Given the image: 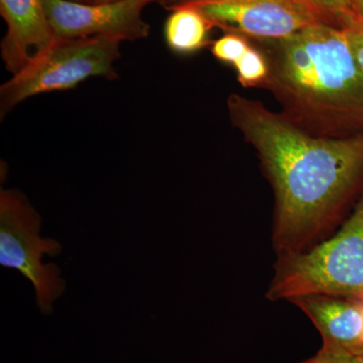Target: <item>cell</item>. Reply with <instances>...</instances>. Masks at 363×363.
I'll return each instance as SVG.
<instances>
[{"label":"cell","instance_id":"12","mask_svg":"<svg viewBox=\"0 0 363 363\" xmlns=\"http://www.w3.org/2000/svg\"><path fill=\"white\" fill-rule=\"evenodd\" d=\"M250 47L252 45L245 35L226 33L212 45L211 51L215 58L219 61L234 65Z\"/></svg>","mask_w":363,"mask_h":363},{"label":"cell","instance_id":"2","mask_svg":"<svg viewBox=\"0 0 363 363\" xmlns=\"http://www.w3.org/2000/svg\"><path fill=\"white\" fill-rule=\"evenodd\" d=\"M271 91L283 114L298 128L324 138H343L363 121V73L343 26L317 23L284 40L262 42Z\"/></svg>","mask_w":363,"mask_h":363},{"label":"cell","instance_id":"9","mask_svg":"<svg viewBox=\"0 0 363 363\" xmlns=\"http://www.w3.org/2000/svg\"><path fill=\"white\" fill-rule=\"evenodd\" d=\"M311 320L323 344L363 348V295H310L291 301Z\"/></svg>","mask_w":363,"mask_h":363},{"label":"cell","instance_id":"13","mask_svg":"<svg viewBox=\"0 0 363 363\" xmlns=\"http://www.w3.org/2000/svg\"><path fill=\"white\" fill-rule=\"evenodd\" d=\"M357 65L363 73V23L348 16L343 26Z\"/></svg>","mask_w":363,"mask_h":363},{"label":"cell","instance_id":"8","mask_svg":"<svg viewBox=\"0 0 363 363\" xmlns=\"http://www.w3.org/2000/svg\"><path fill=\"white\" fill-rule=\"evenodd\" d=\"M0 13L7 25L1 57L7 71L16 75L56 39L43 0H0Z\"/></svg>","mask_w":363,"mask_h":363},{"label":"cell","instance_id":"18","mask_svg":"<svg viewBox=\"0 0 363 363\" xmlns=\"http://www.w3.org/2000/svg\"><path fill=\"white\" fill-rule=\"evenodd\" d=\"M331 1L334 2V4H338V6L344 7V9H346L345 0H331Z\"/></svg>","mask_w":363,"mask_h":363},{"label":"cell","instance_id":"21","mask_svg":"<svg viewBox=\"0 0 363 363\" xmlns=\"http://www.w3.org/2000/svg\"><path fill=\"white\" fill-rule=\"evenodd\" d=\"M337 6H338V4H337ZM341 7H342V6H341Z\"/></svg>","mask_w":363,"mask_h":363},{"label":"cell","instance_id":"14","mask_svg":"<svg viewBox=\"0 0 363 363\" xmlns=\"http://www.w3.org/2000/svg\"><path fill=\"white\" fill-rule=\"evenodd\" d=\"M311 358L314 363H359L350 351L329 344H322L317 354Z\"/></svg>","mask_w":363,"mask_h":363},{"label":"cell","instance_id":"17","mask_svg":"<svg viewBox=\"0 0 363 363\" xmlns=\"http://www.w3.org/2000/svg\"><path fill=\"white\" fill-rule=\"evenodd\" d=\"M117 1V0H93V4H108V2Z\"/></svg>","mask_w":363,"mask_h":363},{"label":"cell","instance_id":"15","mask_svg":"<svg viewBox=\"0 0 363 363\" xmlns=\"http://www.w3.org/2000/svg\"><path fill=\"white\" fill-rule=\"evenodd\" d=\"M348 16L363 23V0H345Z\"/></svg>","mask_w":363,"mask_h":363},{"label":"cell","instance_id":"11","mask_svg":"<svg viewBox=\"0 0 363 363\" xmlns=\"http://www.w3.org/2000/svg\"><path fill=\"white\" fill-rule=\"evenodd\" d=\"M243 87L262 88L269 75V65L262 50L250 47L233 65Z\"/></svg>","mask_w":363,"mask_h":363},{"label":"cell","instance_id":"4","mask_svg":"<svg viewBox=\"0 0 363 363\" xmlns=\"http://www.w3.org/2000/svg\"><path fill=\"white\" fill-rule=\"evenodd\" d=\"M121 42L108 38H58L0 88L4 118L16 105L43 93L73 89L88 78H118L113 64Z\"/></svg>","mask_w":363,"mask_h":363},{"label":"cell","instance_id":"19","mask_svg":"<svg viewBox=\"0 0 363 363\" xmlns=\"http://www.w3.org/2000/svg\"><path fill=\"white\" fill-rule=\"evenodd\" d=\"M70 1L80 2V4H93V0H70Z\"/></svg>","mask_w":363,"mask_h":363},{"label":"cell","instance_id":"16","mask_svg":"<svg viewBox=\"0 0 363 363\" xmlns=\"http://www.w3.org/2000/svg\"><path fill=\"white\" fill-rule=\"evenodd\" d=\"M350 352L355 357V359H357L358 362L363 363V348H360V350H351Z\"/></svg>","mask_w":363,"mask_h":363},{"label":"cell","instance_id":"3","mask_svg":"<svg viewBox=\"0 0 363 363\" xmlns=\"http://www.w3.org/2000/svg\"><path fill=\"white\" fill-rule=\"evenodd\" d=\"M363 295V196L337 233L305 252L277 257L266 298Z\"/></svg>","mask_w":363,"mask_h":363},{"label":"cell","instance_id":"6","mask_svg":"<svg viewBox=\"0 0 363 363\" xmlns=\"http://www.w3.org/2000/svg\"><path fill=\"white\" fill-rule=\"evenodd\" d=\"M43 219L16 189L0 190V264L16 269L32 284L35 302L43 315H51L54 305L66 291L61 269L44 264V257H58L63 252L60 241L40 235Z\"/></svg>","mask_w":363,"mask_h":363},{"label":"cell","instance_id":"5","mask_svg":"<svg viewBox=\"0 0 363 363\" xmlns=\"http://www.w3.org/2000/svg\"><path fill=\"white\" fill-rule=\"evenodd\" d=\"M174 11L197 9L213 26L259 42L279 40L317 25L343 26L346 14L330 0H157Z\"/></svg>","mask_w":363,"mask_h":363},{"label":"cell","instance_id":"1","mask_svg":"<svg viewBox=\"0 0 363 363\" xmlns=\"http://www.w3.org/2000/svg\"><path fill=\"white\" fill-rule=\"evenodd\" d=\"M227 107L274 189L277 257L305 252L325 240L362 181L363 135H311L283 113L238 94L229 96Z\"/></svg>","mask_w":363,"mask_h":363},{"label":"cell","instance_id":"20","mask_svg":"<svg viewBox=\"0 0 363 363\" xmlns=\"http://www.w3.org/2000/svg\"><path fill=\"white\" fill-rule=\"evenodd\" d=\"M302 363H314L313 362L312 358H310V359L306 360V362Z\"/></svg>","mask_w":363,"mask_h":363},{"label":"cell","instance_id":"10","mask_svg":"<svg viewBox=\"0 0 363 363\" xmlns=\"http://www.w3.org/2000/svg\"><path fill=\"white\" fill-rule=\"evenodd\" d=\"M213 25L193 7L172 11L164 23V35L169 49L179 55H191L209 45Z\"/></svg>","mask_w":363,"mask_h":363},{"label":"cell","instance_id":"7","mask_svg":"<svg viewBox=\"0 0 363 363\" xmlns=\"http://www.w3.org/2000/svg\"><path fill=\"white\" fill-rule=\"evenodd\" d=\"M155 1L157 0H117L95 4L43 0L48 21L56 37H104L121 43L149 37L150 26L143 20V11Z\"/></svg>","mask_w":363,"mask_h":363}]
</instances>
